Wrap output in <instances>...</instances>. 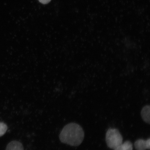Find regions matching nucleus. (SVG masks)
Returning <instances> with one entry per match:
<instances>
[{
	"label": "nucleus",
	"mask_w": 150,
	"mask_h": 150,
	"mask_svg": "<svg viewBox=\"0 0 150 150\" xmlns=\"http://www.w3.org/2000/svg\"><path fill=\"white\" fill-rule=\"evenodd\" d=\"M84 134L83 129L76 123H71L65 125L59 136L63 143L71 146H78L83 141Z\"/></svg>",
	"instance_id": "f257e3e1"
},
{
	"label": "nucleus",
	"mask_w": 150,
	"mask_h": 150,
	"mask_svg": "<svg viewBox=\"0 0 150 150\" xmlns=\"http://www.w3.org/2000/svg\"><path fill=\"white\" fill-rule=\"evenodd\" d=\"M106 141L108 147L114 149L122 143L123 137L117 129L110 128L106 133Z\"/></svg>",
	"instance_id": "f03ea898"
},
{
	"label": "nucleus",
	"mask_w": 150,
	"mask_h": 150,
	"mask_svg": "<svg viewBox=\"0 0 150 150\" xmlns=\"http://www.w3.org/2000/svg\"><path fill=\"white\" fill-rule=\"evenodd\" d=\"M135 148L137 150H146L150 149V139L144 140L139 139L137 140L134 143Z\"/></svg>",
	"instance_id": "7ed1b4c3"
},
{
	"label": "nucleus",
	"mask_w": 150,
	"mask_h": 150,
	"mask_svg": "<svg viewBox=\"0 0 150 150\" xmlns=\"http://www.w3.org/2000/svg\"><path fill=\"white\" fill-rule=\"evenodd\" d=\"M150 106L146 105L142 108L141 112V115L143 121L146 123L149 124L150 121Z\"/></svg>",
	"instance_id": "20e7f679"
},
{
	"label": "nucleus",
	"mask_w": 150,
	"mask_h": 150,
	"mask_svg": "<svg viewBox=\"0 0 150 150\" xmlns=\"http://www.w3.org/2000/svg\"><path fill=\"white\" fill-rule=\"evenodd\" d=\"M6 150H24L21 142L17 141H13L7 145Z\"/></svg>",
	"instance_id": "39448f33"
},
{
	"label": "nucleus",
	"mask_w": 150,
	"mask_h": 150,
	"mask_svg": "<svg viewBox=\"0 0 150 150\" xmlns=\"http://www.w3.org/2000/svg\"><path fill=\"white\" fill-rule=\"evenodd\" d=\"M114 150H133L132 144L130 141H126L117 146Z\"/></svg>",
	"instance_id": "423d86ee"
},
{
	"label": "nucleus",
	"mask_w": 150,
	"mask_h": 150,
	"mask_svg": "<svg viewBox=\"0 0 150 150\" xmlns=\"http://www.w3.org/2000/svg\"><path fill=\"white\" fill-rule=\"evenodd\" d=\"M7 125L3 122H0V137L3 136L5 134L7 130Z\"/></svg>",
	"instance_id": "0eeeda50"
},
{
	"label": "nucleus",
	"mask_w": 150,
	"mask_h": 150,
	"mask_svg": "<svg viewBox=\"0 0 150 150\" xmlns=\"http://www.w3.org/2000/svg\"><path fill=\"white\" fill-rule=\"evenodd\" d=\"M38 1L42 4H46L49 3L51 0H38Z\"/></svg>",
	"instance_id": "6e6552de"
}]
</instances>
